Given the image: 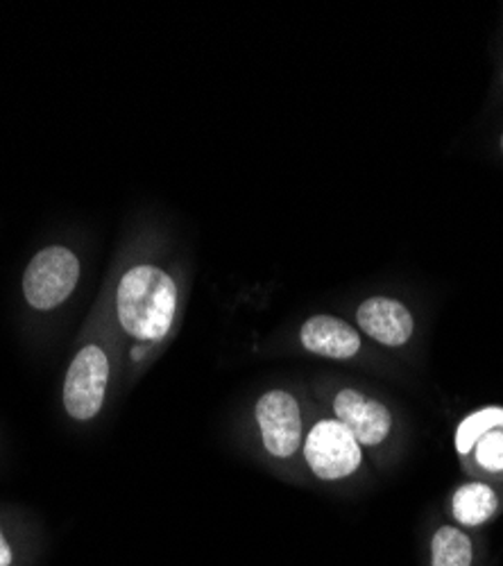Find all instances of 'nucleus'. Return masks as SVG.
<instances>
[{
	"instance_id": "9b49d317",
	"label": "nucleus",
	"mask_w": 503,
	"mask_h": 566,
	"mask_svg": "<svg viewBox=\"0 0 503 566\" xmlns=\"http://www.w3.org/2000/svg\"><path fill=\"white\" fill-rule=\"evenodd\" d=\"M492 429H503V408H496V406H490V408H481L472 415H468L463 421L459 431H455V449H459V453H470L476 444V440L492 431Z\"/></svg>"
},
{
	"instance_id": "6e6552de",
	"label": "nucleus",
	"mask_w": 503,
	"mask_h": 566,
	"mask_svg": "<svg viewBox=\"0 0 503 566\" xmlns=\"http://www.w3.org/2000/svg\"><path fill=\"white\" fill-rule=\"evenodd\" d=\"M302 345L311 354L345 360L358 354L360 336L338 317L315 315L302 326Z\"/></svg>"
},
{
	"instance_id": "0eeeda50",
	"label": "nucleus",
	"mask_w": 503,
	"mask_h": 566,
	"mask_svg": "<svg viewBox=\"0 0 503 566\" xmlns=\"http://www.w3.org/2000/svg\"><path fill=\"white\" fill-rule=\"evenodd\" d=\"M356 317L365 334L388 347L404 345L413 334V317L404 304L395 300L373 297L363 302Z\"/></svg>"
},
{
	"instance_id": "1a4fd4ad",
	"label": "nucleus",
	"mask_w": 503,
	"mask_h": 566,
	"mask_svg": "<svg viewBox=\"0 0 503 566\" xmlns=\"http://www.w3.org/2000/svg\"><path fill=\"white\" fill-rule=\"evenodd\" d=\"M499 507V499L485 483H468L451 499V512L463 526H481Z\"/></svg>"
},
{
	"instance_id": "39448f33",
	"label": "nucleus",
	"mask_w": 503,
	"mask_h": 566,
	"mask_svg": "<svg viewBox=\"0 0 503 566\" xmlns=\"http://www.w3.org/2000/svg\"><path fill=\"white\" fill-rule=\"evenodd\" d=\"M256 421L263 444L272 455L289 458L297 451L302 442V417L293 395L284 390L265 392L256 403Z\"/></svg>"
},
{
	"instance_id": "4468645a",
	"label": "nucleus",
	"mask_w": 503,
	"mask_h": 566,
	"mask_svg": "<svg viewBox=\"0 0 503 566\" xmlns=\"http://www.w3.org/2000/svg\"><path fill=\"white\" fill-rule=\"evenodd\" d=\"M501 148H503V136H501Z\"/></svg>"
},
{
	"instance_id": "423d86ee",
	"label": "nucleus",
	"mask_w": 503,
	"mask_h": 566,
	"mask_svg": "<svg viewBox=\"0 0 503 566\" xmlns=\"http://www.w3.org/2000/svg\"><path fill=\"white\" fill-rule=\"evenodd\" d=\"M336 419L356 438L358 444L375 447L390 433L392 419L386 406L363 397L358 390H343L334 401Z\"/></svg>"
},
{
	"instance_id": "f257e3e1",
	"label": "nucleus",
	"mask_w": 503,
	"mask_h": 566,
	"mask_svg": "<svg viewBox=\"0 0 503 566\" xmlns=\"http://www.w3.org/2000/svg\"><path fill=\"white\" fill-rule=\"evenodd\" d=\"M116 308L120 326L129 336L159 340L175 319V281L155 265H136L118 283Z\"/></svg>"
},
{
	"instance_id": "7ed1b4c3",
	"label": "nucleus",
	"mask_w": 503,
	"mask_h": 566,
	"mask_svg": "<svg viewBox=\"0 0 503 566\" xmlns=\"http://www.w3.org/2000/svg\"><path fill=\"white\" fill-rule=\"evenodd\" d=\"M304 455L313 474L323 481H338L354 474L363 460L360 444L338 419L315 423L306 438Z\"/></svg>"
},
{
	"instance_id": "20e7f679",
	"label": "nucleus",
	"mask_w": 503,
	"mask_h": 566,
	"mask_svg": "<svg viewBox=\"0 0 503 566\" xmlns=\"http://www.w3.org/2000/svg\"><path fill=\"white\" fill-rule=\"evenodd\" d=\"M109 360L96 345L84 347L71 363L64 381V408L73 419H94L105 401Z\"/></svg>"
},
{
	"instance_id": "f8f14e48",
	"label": "nucleus",
	"mask_w": 503,
	"mask_h": 566,
	"mask_svg": "<svg viewBox=\"0 0 503 566\" xmlns=\"http://www.w3.org/2000/svg\"><path fill=\"white\" fill-rule=\"evenodd\" d=\"M476 460L483 469L492 471V474H499L503 471V429H492L483 433L476 444Z\"/></svg>"
},
{
	"instance_id": "ddd939ff",
	"label": "nucleus",
	"mask_w": 503,
	"mask_h": 566,
	"mask_svg": "<svg viewBox=\"0 0 503 566\" xmlns=\"http://www.w3.org/2000/svg\"><path fill=\"white\" fill-rule=\"evenodd\" d=\"M12 564V548L3 537V531H0V566H10Z\"/></svg>"
},
{
	"instance_id": "9d476101",
	"label": "nucleus",
	"mask_w": 503,
	"mask_h": 566,
	"mask_svg": "<svg viewBox=\"0 0 503 566\" xmlns=\"http://www.w3.org/2000/svg\"><path fill=\"white\" fill-rule=\"evenodd\" d=\"M431 566H472V542L455 528H440L431 542Z\"/></svg>"
},
{
	"instance_id": "f03ea898",
	"label": "nucleus",
	"mask_w": 503,
	"mask_h": 566,
	"mask_svg": "<svg viewBox=\"0 0 503 566\" xmlns=\"http://www.w3.org/2000/svg\"><path fill=\"white\" fill-rule=\"evenodd\" d=\"M80 263L66 248L53 245L41 250L23 274V293L32 308L51 311L66 302L77 286Z\"/></svg>"
}]
</instances>
